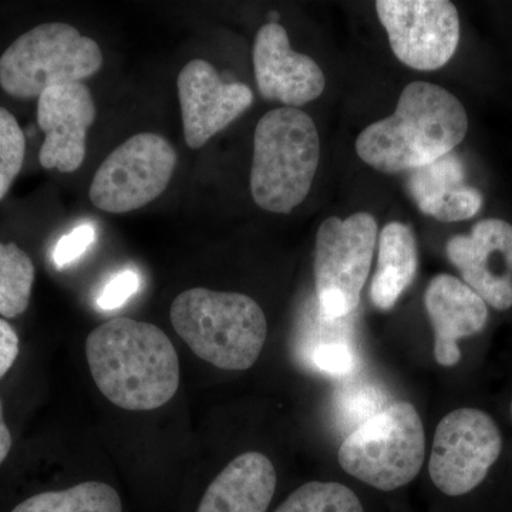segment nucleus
<instances>
[{
	"mask_svg": "<svg viewBox=\"0 0 512 512\" xmlns=\"http://www.w3.org/2000/svg\"><path fill=\"white\" fill-rule=\"evenodd\" d=\"M177 87L185 143L190 148L205 146L254 103L247 84L224 82L215 67L201 59L185 64Z\"/></svg>",
	"mask_w": 512,
	"mask_h": 512,
	"instance_id": "nucleus-11",
	"label": "nucleus"
},
{
	"mask_svg": "<svg viewBox=\"0 0 512 512\" xmlns=\"http://www.w3.org/2000/svg\"><path fill=\"white\" fill-rule=\"evenodd\" d=\"M376 241L377 222L369 212L322 222L316 235L315 284L323 319L355 311L372 268Z\"/></svg>",
	"mask_w": 512,
	"mask_h": 512,
	"instance_id": "nucleus-7",
	"label": "nucleus"
},
{
	"mask_svg": "<svg viewBox=\"0 0 512 512\" xmlns=\"http://www.w3.org/2000/svg\"><path fill=\"white\" fill-rule=\"evenodd\" d=\"M170 318L195 355L229 372L251 369L268 336L264 311L244 293L188 289L174 299Z\"/></svg>",
	"mask_w": 512,
	"mask_h": 512,
	"instance_id": "nucleus-3",
	"label": "nucleus"
},
{
	"mask_svg": "<svg viewBox=\"0 0 512 512\" xmlns=\"http://www.w3.org/2000/svg\"><path fill=\"white\" fill-rule=\"evenodd\" d=\"M312 360L319 370L335 376L348 375L355 367L352 352L342 343L319 346L313 352Z\"/></svg>",
	"mask_w": 512,
	"mask_h": 512,
	"instance_id": "nucleus-24",
	"label": "nucleus"
},
{
	"mask_svg": "<svg viewBox=\"0 0 512 512\" xmlns=\"http://www.w3.org/2000/svg\"><path fill=\"white\" fill-rule=\"evenodd\" d=\"M12 512H123L119 493L100 481L33 495Z\"/></svg>",
	"mask_w": 512,
	"mask_h": 512,
	"instance_id": "nucleus-19",
	"label": "nucleus"
},
{
	"mask_svg": "<svg viewBox=\"0 0 512 512\" xmlns=\"http://www.w3.org/2000/svg\"><path fill=\"white\" fill-rule=\"evenodd\" d=\"M417 268L419 248L412 228L402 222H390L380 232L376 274L370 288L376 308L390 311L412 285Z\"/></svg>",
	"mask_w": 512,
	"mask_h": 512,
	"instance_id": "nucleus-18",
	"label": "nucleus"
},
{
	"mask_svg": "<svg viewBox=\"0 0 512 512\" xmlns=\"http://www.w3.org/2000/svg\"><path fill=\"white\" fill-rule=\"evenodd\" d=\"M252 59L256 84L265 100L298 109L325 90V74L319 64L292 49L288 33L279 23H268L258 30Z\"/></svg>",
	"mask_w": 512,
	"mask_h": 512,
	"instance_id": "nucleus-14",
	"label": "nucleus"
},
{
	"mask_svg": "<svg viewBox=\"0 0 512 512\" xmlns=\"http://www.w3.org/2000/svg\"><path fill=\"white\" fill-rule=\"evenodd\" d=\"M138 284H140V279L134 271H124L114 276L101 292L100 308L106 309V311L120 308L137 292Z\"/></svg>",
	"mask_w": 512,
	"mask_h": 512,
	"instance_id": "nucleus-25",
	"label": "nucleus"
},
{
	"mask_svg": "<svg viewBox=\"0 0 512 512\" xmlns=\"http://www.w3.org/2000/svg\"><path fill=\"white\" fill-rule=\"evenodd\" d=\"M177 151L160 134L140 133L110 154L90 185L94 207L111 214H126L157 200L170 184Z\"/></svg>",
	"mask_w": 512,
	"mask_h": 512,
	"instance_id": "nucleus-8",
	"label": "nucleus"
},
{
	"mask_svg": "<svg viewBox=\"0 0 512 512\" xmlns=\"http://www.w3.org/2000/svg\"><path fill=\"white\" fill-rule=\"evenodd\" d=\"M510 410H511V417H512V402H511V409Z\"/></svg>",
	"mask_w": 512,
	"mask_h": 512,
	"instance_id": "nucleus-28",
	"label": "nucleus"
},
{
	"mask_svg": "<svg viewBox=\"0 0 512 512\" xmlns=\"http://www.w3.org/2000/svg\"><path fill=\"white\" fill-rule=\"evenodd\" d=\"M19 356V336L6 320L0 319V379L15 365Z\"/></svg>",
	"mask_w": 512,
	"mask_h": 512,
	"instance_id": "nucleus-26",
	"label": "nucleus"
},
{
	"mask_svg": "<svg viewBox=\"0 0 512 512\" xmlns=\"http://www.w3.org/2000/svg\"><path fill=\"white\" fill-rule=\"evenodd\" d=\"M376 12L400 62L431 72L450 62L460 40V18L448 0H379Z\"/></svg>",
	"mask_w": 512,
	"mask_h": 512,
	"instance_id": "nucleus-10",
	"label": "nucleus"
},
{
	"mask_svg": "<svg viewBox=\"0 0 512 512\" xmlns=\"http://www.w3.org/2000/svg\"><path fill=\"white\" fill-rule=\"evenodd\" d=\"M426 453V436L412 403L392 404L369 417L343 441L339 464L346 473L377 488L394 491L412 483Z\"/></svg>",
	"mask_w": 512,
	"mask_h": 512,
	"instance_id": "nucleus-6",
	"label": "nucleus"
},
{
	"mask_svg": "<svg viewBox=\"0 0 512 512\" xmlns=\"http://www.w3.org/2000/svg\"><path fill=\"white\" fill-rule=\"evenodd\" d=\"M503 451V436L493 417L463 407L441 419L429 463L431 481L448 497L471 493L483 483Z\"/></svg>",
	"mask_w": 512,
	"mask_h": 512,
	"instance_id": "nucleus-9",
	"label": "nucleus"
},
{
	"mask_svg": "<svg viewBox=\"0 0 512 512\" xmlns=\"http://www.w3.org/2000/svg\"><path fill=\"white\" fill-rule=\"evenodd\" d=\"M10 448H12V436L3 419L2 400H0V464L9 456Z\"/></svg>",
	"mask_w": 512,
	"mask_h": 512,
	"instance_id": "nucleus-27",
	"label": "nucleus"
},
{
	"mask_svg": "<svg viewBox=\"0 0 512 512\" xmlns=\"http://www.w3.org/2000/svg\"><path fill=\"white\" fill-rule=\"evenodd\" d=\"M103 66L100 46L66 23H43L0 57V87L16 99H39L50 87L82 83Z\"/></svg>",
	"mask_w": 512,
	"mask_h": 512,
	"instance_id": "nucleus-5",
	"label": "nucleus"
},
{
	"mask_svg": "<svg viewBox=\"0 0 512 512\" xmlns=\"http://www.w3.org/2000/svg\"><path fill=\"white\" fill-rule=\"evenodd\" d=\"M407 185L420 211L437 221L470 220L483 205V195L464 184L463 164L451 153L410 171Z\"/></svg>",
	"mask_w": 512,
	"mask_h": 512,
	"instance_id": "nucleus-17",
	"label": "nucleus"
},
{
	"mask_svg": "<svg viewBox=\"0 0 512 512\" xmlns=\"http://www.w3.org/2000/svg\"><path fill=\"white\" fill-rule=\"evenodd\" d=\"M96 120V104L83 83L50 87L37 99V123L45 133L39 160L46 170L69 174L86 158L87 131Z\"/></svg>",
	"mask_w": 512,
	"mask_h": 512,
	"instance_id": "nucleus-13",
	"label": "nucleus"
},
{
	"mask_svg": "<svg viewBox=\"0 0 512 512\" xmlns=\"http://www.w3.org/2000/svg\"><path fill=\"white\" fill-rule=\"evenodd\" d=\"M94 237H96V232L90 224L74 228L70 234L64 235L57 242L55 252H53V261L59 268L72 264L90 248Z\"/></svg>",
	"mask_w": 512,
	"mask_h": 512,
	"instance_id": "nucleus-23",
	"label": "nucleus"
},
{
	"mask_svg": "<svg viewBox=\"0 0 512 512\" xmlns=\"http://www.w3.org/2000/svg\"><path fill=\"white\" fill-rule=\"evenodd\" d=\"M86 357L101 394L120 409H160L180 387L177 350L153 323L130 318L101 323L87 336Z\"/></svg>",
	"mask_w": 512,
	"mask_h": 512,
	"instance_id": "nucleus-1",
	"label": "nucleus"
},
{
	"mask_svg": "<svg viewBox=\"0 0 512 512\" xmlns=\"http://www.w3.org/2000/svg\"><path fill=\"white\" fill-rule=\"evenodd\" d=\"M424 305L434 329V357L444 367L461 359L458 340L483 332L488 322L487 303L461 279L440 274L431 279Z\"/></svg>",
	"mask_w": 512,
	"mask_h": 512,
	"instance_id": "nucleus-15",
	"label": "nucleus"
},
{
	"mask_svg": "<svg viewBox=\"0 0 512 512\" xmlns=\"http://www.w3.org/2000/svg\"><path fill=\"white\" fill-rule=\"evenodd\" d=\"M276 471L265 454L248 451L231 461L205 491L197 512H266Z\"/></svg>",
	"mask_w": 512,
	"mask_h": 512,
	"instance_id": "nucleus-16",
	"label": "nucleus"
},
{
	"mask_svg": "<svg viewBox=\"0 0 512 512\" xmlns=\"http://www.w3.org/2000/svg\"><path fill=\"white\" fill-rule=\"evenodd\" d=\"M466 109L437 84L404 87L396 111L370 124L356 140V153L380 173L426 167L447 156L467 136Z\"/></svg>",
	"mask_w": 512,
	"mask_h": 512,
	"instance_id": "nucleus-2",
	"label": "nucleus"
},
{
	"mask_svg": "<svg viewBox=\"0 0 512 512\" xmlns=\"http://www.w3.org/2000/svg\"><path fill=\"white\" fill-rule=\"evenodd\" d=\"M35 265L16 244L0 242V315L13 319L29 308Z\"/></svg>",
	"mask_w": 512,
	"mask_h": 512,
	"instance_id": "nucleus-20",
	"label": "nucleus"
},
{
	"mask_svg": "<svg viewBox=\"0 0 512 512\" xmlns=\"http://www.w3.org/2000/svg\"><path fill=\"white\" fill-rule=\"evenodd\" d=\"M275 512H365L357 495L339 483L303 484Z\"/></svg>",
	"mask_w": 512,
	"mask_h": 512,
	"instance_id": "nucleus-21",
	"label": "nucleus"
},
{
	"mask_svg": "<svg viewBox=\"0 0 512 512\" xmlns=\"http://www.w3.org/2000/svg\"><path fill=\"white\" fill-rule=\"evenodd\" d=\"M451 264L487 305L497 311L512 306V225L503 220H484L470 235L447 242Z\"/></svg>",
	"mask_w": 512,
	"mask_h": 512,
	"instance_id": "nucleus-12",
	"label": "nucleus"
},
{
	"mask_svg": "<svg viewBox=\"0 0 512 512\" xmlns=\"http://www.w3.org/2000/svg\"><path fill=\"white\" fill-rule=\"evenodd\" d=\"M25 133L12 113L0 107V201L6 197L25 161Z\"/></svg>",
	"mask_w": 512,
	"mask_h": 512,
	"instance_id": "nucleus-22",
	"label": "nucleus"
},
{
	"mask_svg": "<svg viewBox=\"0 0 512 512\" xmlns=\"http://www.w3.org/2000/svg\"><path fill=\"white\" fill-rule=\"evenodd\" d=\"M318 128L293 107L268 111L258 121L251 194L259 208L289 214L308 197L319 167Z\"/></svg>",
	"mask_w": 512,
	"mask_h": 512,
	"instance_id": "nucleus-4",
	"label": "nucleus"
}]
</instances>
